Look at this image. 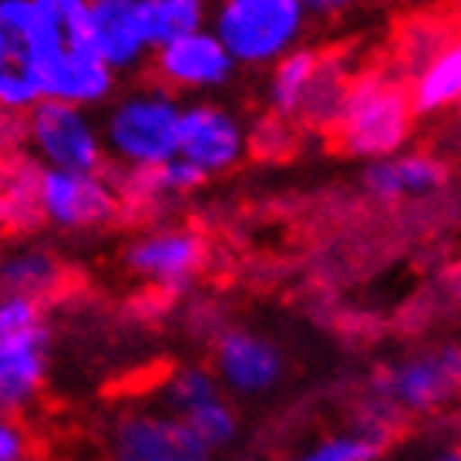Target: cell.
Masks as SVG:
<instances>
[{
	"label": "cell",
	"mask_w": 461,
	"mask_h": 461,
	"mask_svg": "<svg viewBox=\"0 0 461 461\" xmlns=\"http://www.w3.org/2000/svg\"><path fill=\"white\" fill-rule=\"evenodd\" d=\"M41 21V98L102 108L118 95V75L98 61L88 38V0H34Z\"/></svg>",
	"instance_id": "1"
},
{
	"label": "cell",
	"mask_w": 461,
	"mask_h": 461,
	"mask_svg": "<svg viewBox=\"0 0 461 461\" xmlns=\"http://www.w3.org/2000/svg\"><path fill=\"white\" fill-rule=\"evenodd\" d=\"M182 98L158 88L155 81L131 85L115 95L104 118L98 122L104 141V158L125 172H145L179 155Z\"/></svg>",
	"instance_id": "2"
},
{
	"label": "cell",
	"mask_w": 461,
	"mask_h": 461,
	"mask_svg": "<svg viewBox=\"0 0 461 461\" xmlns=\"http://www.w3.org/2000/svg\"><path fill=\"white\" fill-rule=\"evenodd\" d=\"M310 14L303 0H219L209 31L222 41L236 68L263 71L303 44Z\"/></svg>",
	"instance_id": "3"
},
{
	"label": "cell",
	"mask_w": 461,
	"mask_h": 461,
	"mask_svg": "<svg viewBox=\"0 0 461 461\" xmlns=\"http://www.w3.org/2000/svg\"><path fill=\"white\" fill-rule=\"evenodd\" d=\"M414 108L404 85L387 75H364L350 81L344 112L333 125V139L354 158L377 162L404 152L414 131Z\"/></svg>",
	"instance_id": "4"
},
{
	"label": "cell",
	"mask_w": 461,
	"mask_h": 461,
	"mask_svg": "<svg viewBox=\"0 0 461 461\" xmlns=\"http://www.w3.org/2000/svg\"><path fill=\"white\" fill-rule=\"evenodd\" d=\"M24 141L41 168L61 172H102L104 141L88 108L41 98L24 112Z\"/></svg>",
	"instance_id": "5"
},
{
	"label": "cell",
	"mask_w": 461,
	"mask_h": 461,
	"mask_svg": "<svg viewBox=\"0 0 461 461\" xmlns=\"http://www.w3.org/2000/svg\"><path fill=\"white\" fill-rule=\"evenodd\" d=\"M41 102V21L34 0H0V112Z\"/></svg>",
	"instance_id": "6"
},
{
	"label": "cell",
	"mask_w": 461,
	"mask_h": 461,
	"mask_svg": "<svg viewBox=\"0 0 461 461\" xmlns=\"http://www.w3.org/2000/svg\"><path fill=\"white\" fill-rule=\"evenodd\" d=\"M34 203L54 230L81 232L112 222L122 209V195L102 172L41 168L34 179Z\"/></svg>",
	"instance_id": "7"
},
{
	"label": "cell",
	"mask_w": 461,
	"mask_h": 461,
	"mask_svg": "<svg viewBox=\"0 0 461 461\" xmlns=\"http://www.w3.org/2000/svg\"><path fill=\"white\" fill-rule=\"evenodd\" d=\"M149 75L158 88L172 91L176 98L182 95H209V91H222L232 85V77L240 75L236 61L230 51L222 48V41L203 27L195 34L176 38L155 48L149 58Z\"/></svg>",
	"instance_id": "8"
},
{
	"label": "cell",
	"mask_w": 461,
	"mask_h": 461,
	"mask_svg": "<svg viewBox=\"0 0 461 461\" xmlns=\"http://www.w3.org/2000/svg\"><path fill=\"white\" fill-rule=\"evenodd\" d=\"M246 149H249V131L232 108L209 98L182 104L179 158L199 168L205 179L240 166Z\"/></svg>",
	"instance_id": "9"
},
{
	"label": "cell",
	"mask_w": 461,
	"mask_h": 461,
	"mask_svg": "<svg viewBox=\"0 0 461 461\" xmlns=\"http://www.w3.org/2000/svg\"><path fill=\"white\" fill-rule=\"evenodd\" d=\"M377 391L408 414H431L461 394V347H438L391 364Z\"/></svg>",
	"instance_id": "10"
},
{
	"label": "cell",
	"mask_w": 461,
	"mask_h": 461,
	"mask_svg": "<svg viewBox=\"0 0 461 461\" xmlns=\"http://www.w3.org/2000/svg\"><path fill=\"white\" fill-rule=\"evenodd\" d=\"M216 455L168 411H129L112 431V461H212Z\"/></svg>",
	"instance_id": "11"
},
{
	"label": "cell",
	"mask_w": 461,
	"mask_h": 461,
	"mask_svg": "<svg viewBox=\"0 0 461 461\" xmlns=\"http://www.w3.org/2000/svg\"><path fill=\"white\" fill-rule=\"evenodd\" d=\"M125 267L139 280L152 283L166 294H179L203 273L205 267V240L182 226L141 232L125 249Z\"/></svg>",
	"instance_id": "12"
},
{
	"label": "cell",
	"mask_w": 461,
	"mask_h": 461,
	"mask_svg": "<svg viewBox=\"0 0 461 461\" xmlns=\"http://www.w3.org/2000/svg\"><path fill=\"white\" fill-rule=\"evenodd\" d=\"M216 381L230 394L259 397L280 387L286 374V357L269 337L257 330L232 327L216 340Z\"/></svg>",
	"instance_id": "13"
},
{
	"label": "cell",
	"mask_w": 461,
	"mask_h": 461,
	"mask_svg": "<svg viewBox=\"0 0 461 461\" xmlns=\"http://www.w3.org/2000/svg\"><path fill=\"white\" fill-rule=\"evenodd\" d=\"M88 38L98 61L118 77L141 71L152 58L139 0H88Z\"/></svg>",
	"instance_id": "14"
},
{
	"label": "cell",
	"mask_w": 461,
	"mask_h": 461,
	"mask_svg": "<svg viewBox=\"0 0 461 461\" xmlns=\"http://www.w3.org/2000/svg\"><path fill=\"white\" fill-rule=\"evenodd\" d=\"M448 182V166L431 152H397L364 166V189L377 203H401L408 195H435Z\"/></svg>",
	"instance_id": "15"
},
{
	"label": "cell",
	"mask_w": 461,
	"mask_h": 461,
	"mask_svg": "<svg viewBox=\"0 0 461 461\" xmlns=\"http://www.w3.org/2000/svg\"><path fill=\"white\" fill-rule=\"evenodd\" d=\"M48 337L41 330L17 340H0V418H11L38 394L48 371Z\"/></svg>",
	"instance_id": "16"
},
{
	"label": "cell",
	"mask_w": 461,
	"mask_h": 461,
	"mask_svg": "<svg viewBox=\"0 0 461 461\" xmlns=\"http://www.w3.org/2000/svg\"><path fill=\"white\" fill-rule=\"evenodd\" d=\"M411 108L414 115L435 118L461 104V34L438 44L435 54L418 68L411 81Z\"/></svg>",
	"instance_id": "17"
},
{
	"label": "cell",
	"mask_w": 461,
	"mask_h": 461,
	"mask_svg": "<svg viewBox=\"0 0 461 461\" xmlns=\"http://www.w3.org/2000/svg\"><path fill=\"white\" fill-rule=\"evenodd\" d=\"M321 68V54L313 48H296L290 51L283 61L269 68V81H267V104L276 118H296L300 108H303V98H307L310 85H313V75Z\"/></svg>",
	"instance_id": "18"
},
{
	"label": "cell",
	"mask_w": 461,
	"mask_h": 461,
	"mask_svg": "<svg viewBox=\"0 0 461 461\" xmlns=\"http://www.w3.org/2000/svg\"><path fill=\"white\" fill-rule=\"evenodd\" d=\"M139 17L145 27V38L155 51L168 41L209 27L212 4L209 0H139Z\"/></svg>",
	"instance_id": "19"
},
{
	"label": "cell",
	"mask_w": 461,
	"mask_h": 461,
	"mask_svg": "<svg viewBox=\"0 0 461 461\" xmlns=\"http://www.w3.org/2000/svg\"><path fill=\"white\" fill-rule=\"evenodd\" d=\"M61 283V263L44 249H21L0 263V294L41 300Z\"/></svg>",
	"instance_id": "20"
},
{
	"label": "cell",
	"mask_w": 461,
	"mask_h": 461,
	"mask_svg": "<svg viewBox=\"0 0 461 461\" xmlns=\"http://www.w3.org/2000/svg\"><path fill=\"white\" fill-rule=\"evenodd\" d=\"M347 91H350V81H347L344 68L337 65V61H323L321 58V68L313 75V85H310L303 108H300L296 118H307L310 125L330 131L337 125L340 112H344Z\"/></svg>",
	"instance_id": "21"
},
{
	"label": "cell",
	"mask_w": 461,
	"mask_h": 461,
	"mask_svg": "<svg viewBox=\"0 0 461 461\" xmlns=\"http://www.w3.org/2000/svg\"><path fill=\"white\" fill-rule=\"evenodd\" d=\"M205 185V176L185 158H168L162 166L129 172V189L135 199H172V195H189Z\"/></svg>",
	"instance_id": "22"
},
{
	"label": "cell",
	"mask_w": 461,
	"mask_h": 461,
	"mask_svg": "<svg viewBox=\"0 0 461 461\" xmlns=\"http://www.w3.org/2000/svg\"><path fill=\"white\" fill-rule=\"evenodd\" d=\"M182 421H185V428H189L212 455L222 448H230L232 441H236V435H240V414H236V408H232L222 394L199 404L195 411H189Z\"/></svg>",
	"instance_id": "23"
},
{
	"label": "cell",
	"mask_w": 461,
	"mask_h": 461,
	"mask_svg": "<svg viewBox=\"0 0 461 461\" xmlns=\"http://www.w3.org/2000/svg\"><path fill=\"white\" fill-rule=\"evenodd\" d=\"M219 394H222V387H219L216 374L209 367H199V364L179 367L166 381V408L176 418H185L189 411H195L199 404H205V401H212Z\"/></svg>",
	"instance_id": "24"
},
{
	"label": "cell",
	"mask_w": 461,
	"mask_h": 461,
	"mask_svg": "<svg viewBox=\"0 0 461 461\" xmlns=\"http://www.w3.org/2000/svg\"><path fill=\"white\" fill-rule=\"evenodd\" d=\"M381 451H384V438L367 435V431H344L310 445L290 461H377Z\"/></svg>",
	"instance_id": "25"
},
{
	"label": "cell",
	"mask_w": 461,
	"mask_h": 461,
	"mask_svg": "<svg viewBox=\"0 0 461 461\" xmlns=\"http://www.w3.org/2000/svg\"><path fill=\"white\" fill-rule=\"evenodd\" d=\"M48 330L44 323V310L41 300L17 294H0V340H17V337H31V333Z\"/></svg>",
	"instance_id": "26"
},
{
	"label": "cell",
	"mask_w": 461,
	"mask_h": 461,
	"mask_svg": "<svg viewBox=\"0 0 461 461\" xmlns=\"http://www.w3.org/2000/svg\"><path fill=\"white\" fill-rule=\"evenodd\" d=\"M27 435L14 418H0V461H24Z\"/></svg>",
	"instance_id": "27"
},
{
	"label": "cell",
	"mask_w": 461,
	"mask_h": 461,
	"mask_svg": "<svg viewBox=\"0 0 461 461\" xmlns=\"http://www.w3.org/2000/svg\"><path fill=\"white\" fill-rule=\"evenodd\" d=\"M307 4L310 21H330L354 7V0H303Z\"/></svg>",
	"instance_id": "28"
},
{
	"label": "cell",
	"mask_w": 461,
	"mask_h": 461,
	"mask_svg": "<svg viewBox=\"0 0 461 461\" xmlns=\"http://www.w3.org/2000/svg\"><path fill=\"white\" fill-rule=\"evenodd\" d=\"M424 461H461V448H441L435 455H428Z\"/></svg>",
	"instance_id": "29"
},
{
	"label": "cell",
	"mask_w": 461,
	"mask_h": 461,
	"mask_svg": "<svg viewBox=\"0 0 461 461\" xmlns=\"http://www.w3.org/2000/svg\"><path fill=\"white\" fill-rule=\"evenodd\" d=\"M209 4H219V0H209Z\"/></svg>",
	"instance_id": "30"
},
{
	"label": "cell",
	"mask_w": 461,
	"mask_h": 461,
	"mask_svg": "<svg viewBox=\"0 0 461 461\" xmlns=\"http://www.w3.org/2000/svg\"><path fill=\"white\" fill-rule=\"evenodd\" d=\"M458 112H461V104H458Z\"/></svg>",
	"instance_id": "31"
}]
</instances>
